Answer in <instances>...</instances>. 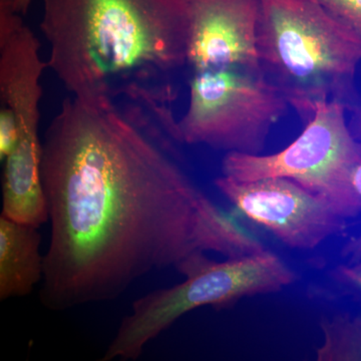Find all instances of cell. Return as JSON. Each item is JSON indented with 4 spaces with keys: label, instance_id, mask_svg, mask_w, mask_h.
Masks as SVG:
<instances>
[{
    "label": "cell",
    "instance_id": "6da1fadb",
    "mask_svg": "<svg viewBox=\"0 0 361 361\" xmlns=\"http://www.w3.org/2000/svg\"><path fill=\"white\" fill-rule=\"evenodd\" d=\"M174 152L116 104L66 99L42 142L51 240L40 301L54 311L111 301L200 252L227 258L257 240L213 203Z\"/></svg>",
    "mask_w": 361,
    "mask_h": 361
},
{
    "label": "cell",
    "instance_id": "7a4b0ae2",
    "mask_svg": "<svg viewBox=\"0 0 361 361\" xmlns=\"http://www.w3.org/2000/svg\"><path fill=\"white\" fill-rule=\"evenodd\" d=\"M47 66L71 97L177 120L173 75L187 66V0H44Z\"/></svg>",
    "mask_w": 361,
    "mask_h": 361
},
{
    "label": "cell",
    "instance_id": "3957f363",
    "mask_svg": "<svg viewBox=\"0 0 361 361\" xmlns=\"http://www.w3.org/2000/svg\"><path fill=\"white\" fill-rule=\"evenodd\" d=\"M261 71L305 122L316 104L357 103L361 39L312 0H260Z\"/></svg>",
    "mask_w": 361,
    "mask_h": 361
},
{
    "label": "cell",
    "instance_id": "277c9868",
    "mask_svg": "<svg viewBox=\"0 0 361 361\" xmlns=\"http://www.w3.org/2000/svg\"><path fill=\"white\" fill-rule=\"evenodd\" d=\"M180 283L137 299L123 317L102 361L135 360L149 341L187 313L210 306L228 310L247 297L278 293L296 281L297 275L272 252L212 260L205 252L178 266Z\"/></svg>",
    "mask_w": 361,
    "mask_h": 361
},
{
    "label": "cell",
    "instance_id": "5b68a950",
    "mask_svg": "<svg viewBox=\"0 0 361 361\" xmlns=\"http://www.w3.org/2000/svg\"><path fill=\"white\" fill-rule=\"evenodd\" d=\"M348 106L320 102L304 122L302 133L271 155L226 153L222 175L241 182L285 178L315 195L344 219L361 214L353 179L361 164V142L348 125Z\"/></svg>",
    "mask_w": 361,
    "mask_h": 361
},
{
    "label": "cell",
    "instance_id": "8992f818",
    "mask_svg": "<svg viewBox=\"0 0 361 361\" xmlns=\"http://www.w3.org/2000/svg\"><path fill=\"white\" fill-rule=\"evenodd\" d=\"M189 104L177 121L180 144L260 155L288 99L263 73L220 68L192 73Z\"/></svg>",
    "mask_w": 361,
    "mask_h": 361
},
{
    "label": "cell",
    "instance_id": "52a82bcc",
    "mask_svg": "<svg viewBox=\"0 0 361 361\" xmlns=\"http://www.w3.org/2000/svg\"><path fill=\"white\" fill-rule=\"evenodd\" d=\"M214 185L244 217L291 249L312 250L348 227L322 199L285 178L241 182L221 175Z\"/></svg>",
    "mask_w": 361,
    "mask_h": 361
},
{
    "label": "cell",
    "instance_id": "ba28073f",
    "mask_svg": "<svg viewBox=\"0 0 361 361\" xmlns=\"http://www.w3.org/2000/svg\"><path fill=\"white\" fill-rule=\"evenodd\" d=\"M40 80L18 77L0 92V110L13 116L18 141L4 160L2 215L39 228L49 220L42 179V142L39 139Z\"/></svg>",
    "mask_w": 361,
    "mask_h": 361
},
{
    "label": "cell",
    "instance_id": "9c48e42d",
    "mask_svg": "<svg viewBox=\"0 0 361 361\" xmlns=\"http://www.w3.org/2000/svg\"><path fill=\"white\" fill-rule=\"evenodd\" d=\"M187 66L192 73L220 68L261 71L260 0H187Z\"/></svg>",
    "mask_w": 361,
    "mask_h": 361
},
{
    "label": "cell",
    "instance_id": "30bf717a",
    "mask_svg": "<svg viewBox=\"0 0 361 361\" xmlns=\"http://www.w3.org/2000/svg\"><path fill=\"white\" fill-rule=\"evenodd\" d=\"M37 227L0 218V299L25 296L44 276Z\"/></svg>",
    "mask_w": 361,
    "mask_h": 361
},
{
    "label": "cell",
    "instance_id": "8fae6325",
    "mask_svg": "<svg viewBox=\"0 0 361 361\" xmlns=\"http://www.w3.org/2000/svg\"><path fill=\"white\" fill-rule=\"evenodd\" d=\"M322 342L317 361H361V316L338 313L319 322Z\"/></svg>",
    "mask_w": 361,
    "mask_h": 361
},
{
    "label": "cell",
    "instance_id": "7c38bea8",
    "mask_svg": "<svg viewBox=\"0 0 361 361\" xmlns=\"http://www.w3.org/2000/svg\"><path fill=\"white\" fill-rule=\"evenodd\" d=\"M332 20L361 39V0H312Z\"/></svg>",
    "mask_w": 361,
    "mask_h": 361
},
{
    "label": "cell",
    "instance_id": "4fadbf2b",
    "mask_svg": "<svg viewBox=\"0 0 361 361\" xmlns=\"http://www.w3.org/2000/svg\"><path fill=\"white\" fill-rule=\"evenodd\" d=\"M348 125L351 133L356 140L361 142V104L355 103L348 106ZM355 190L361 197V164L357 168L353 179ZM341 256L346 259V262L353 263L361 259V232L344 244L341 249Z\"/></svg>",
    "mask_w": 361,
    "mask_h": 361
},
{
    "label": "cell",
    "instance_id": "5bb4252c",
    "mask_svg": "<svg viewBox=\"0 0 361 361\" xmlns=\"http://www.w3.org/2000/svg\"><path fill=\"white\" fill-rule=\"evenodd\" d=\"M331 275L338 283L361 292V259L355 262L336 266Z\"/></svg>",
    "mask_w": 361,
    "mask_h": 361
},
{
    "label": "cell",
    "instance_id": "9a60e30c",
    "mask_svg": "<svg viewBox=\"0 0 361 361\" xmlns=\"http://www.w3.org/2000/svg\"><path fill=\"white\" fill-rule=\"evenodd\" d=\"M32 0H14V8L20 13L21 16H25L30 9V4Z\"/></svg>",
    "mask_w": 361,
    "mask_h": 361
}]
</instances>
